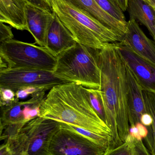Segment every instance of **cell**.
<instances>
[{"label":"cell","mask_w":155,"mask_h":155,"mask_svg":"<svg viewBox=\"0 0 155 155\" xmlns=\"http://www.w3.org/2000/svg\"><path fill=\"white\" fill-rule=\"evenodd\" d=\"M120 7L122 11L124 12L127 11L128 0H113Z\"/></svg>","instance_id":"31"},{"label":"cell","mask_w":155,"mask_h":155,"mask_svg":"<svg viewBox=\"0 0 155 155\" xmlns=\"http://www.w3.org/2000/svg\"><path fill=\"white\" fill-rule=\"evenodd\" d=\"M97 50L77 44L56 57L55 75L66 82L87 88L100 87V69Z\"/></svg>","instance_id":"4"},{"label":"cell","mask_w":155,"mask_h":155,"mask_svg":"<svg viewBox=\"0 0 155 155\" xmlns=\"http://www.w3.org/2000/svg\"><path fill=\"white\" fill-rule=\"evenodd\" d=\"M103 155H151L143 140L128 135L124 142L116 148L106 150Z\"/></svg>","instance_id":"18"},{"label":"cell","mask_w":155,"mask_h":155,"mask_svg":"<svg viewBox=\"0 0 155 155\" xmlns=\"http://www.w3.org/2000/svg\"><path fill=\"white\" fill-rule=\"evenodd\" d=\"M53 19L47 32L45 48L54 56L57 57L77 43L56 14L53 12Z\"/></svg>","instance_id":"14"},{"label":"cell","mask_w":155,"mask_h":155,"mask_svg":"<svg viewBox=\"0 0 155 155\" xmlns=\"http://www.w3.org/2000/svg\"><path fill=\"white\" fill-rule=\"evenodd\" d=\"M25 0H0V22L20 31H28Z\"/></svg>","instance_id":"16"},{"label":"cell","mask_w":155,"mask_h":155,"mask_svg":"<svg viewBox=\"0 0 155 155\" xmlns=\"http://www.w3.org/2000/svg\"><path fill=\"white\" fill-rule=\"evenodd\" d=\"M69 5L124 37L127 23L120 21L103 10L95 0H63Z\"/></svg>","instance_id":"11"},{"label":"cell","mask_w":155,"mask_h":155,"mask_svg":"<svg viewBox=\"0 0 155 155\" xmlns=\"http://www.w3.org/2000/svg\"><path fill=\"white\" fill-rule=\"evenodd\" d=\"M97 56L100 69L99 89L104 107L106 123L112 134L107 149L109 150L122 144L129 134L126 64L117 42L105 43L97 50Z\"/></svg>","instance_id":"1"},{"label":"cell","mask_w":155,"mask_h":155,"mask_svg":"<svg viewBox=\"0 0 155 155\" xmlns=\"http://www.w3.org/2000/svg\"><path fill=\"white\" fill-rule=\"evenodd\" d=\"M60 126L51 140L50 155H103L106 151L105 147L81 134Z\"/></svg>","instance_id":"7"},{"label":"cell","mask_w":155,"mask_h":155,"mask_svg":"<svg viewBox=\"0 0 155 155\" xmlns=\"http://www.w3.org/2000/svg\"><path fill=\"white\" fill-rule=\"evenodd\" d=\"M59 122H60V124L61 125L69 129H72L75 132H77L82 135L87 137L91 141L105 147L106 150L109 147L110 141H111L110 137L95 134V133H93L91 131L83 129L81 127H78L69 124L65 123V122H61V121H59Z\"/></svg>","instance_id":"20"},{"label":"cell","mask_w":155,"mask_h":155,"mask_svg":"<svg viewBox=\"0 0 155 155\" xmlns=\"http://www.w3.org/2000/svg\"><path fill=\"white\" fill-rule=\"evenodd\" d=\"M140 123L147 127L151 126L153 123V118L152 116L149 113H145L142 115Z\"/></svg>","instance_id":"28"},{"label":"cell","mask_w":155,"mask_h":155,"mask_svg":"<svg viewBox=\"0 0 155 155\" xmlns=\"http://www.w3.org/2000/svg\"><path fill=\"white\" fill-rule=\"evenodd\" d=\"M155 11V0H145Z\"/></svg>","instance_id":"32"},{"label":"cell","mask_w":155,"mask_h":155,"mask_svg":"<svg viewBox=\"0 0 155 155\" xmlns=\"http://www.w3.org/2000/svg\"><path fill=\"white\" fill-rule=\"evenodd\" d=\"M26 13L27 31L34 38L35 44L46 47L47 32L53 19V12L27 3Z\"/></svg>","instance_id":"12"},{"label":"cell","mask_w":155,"mask_h":155,"mask_svg":"<svg viewBox=\"0 0 155 155\" xmlns=\"http://www.w3.org/2000/svg\"><path fill=\"white\" fill-rule=\"evenodd\" d=\"M129 135L133 137L138 140H143L142 139V137L139 134V131L136 125L132 126L130 127L129 129Z\"/></svg>","instance_id":"30"},{"label":"cell","mask_w":155,"mask_h":155,"mask_svg":"<svg viewBox=\"0 0 155 155\" xmlns=\"http://www.w3.org/2000/svg\"><path fill=\"white\" fill-rule=\"evenodd\" d=\"M123 40L136 53L155 65V43L146 36L135 20L127 22Z\"/></svg>","instance_id":"13"},{"label":"cell","mask_w":155,"mask_h":155,"mask_svg":"<svg viewBox=\"0 0 155 155\" xmlns=\"http://www.w3.org/2000/svg\"><path fill=\"white\" fill-rule=\"evenodd\" d=\"M106 12L120 21L127 24L123 12L113 0H95Z\"/></svg>","instance_id":"21"},{"label":"cell","mask_w":155,"mask_h":155,"mask_svg":"<svg viewBox=\"0 0 155 155\" xmlns=\"http://www.w3.org/2000/svg\"><path fill=\"white\" fill-rule=\"evenodd\" d=\"M28 3L31 4L35 6L40 7L42 9L52 12L51 4L45 0H25Z\"/></svg>","instance_id":"27"},{"label":"cell","mask_w":155,"mask_h":155,"mask_svg":"<svg viewBox=\"0 0 155 155\" xmlns=\"http://www.w3.org/2000/svg\"><path fill=\"white\" fill-rule=\"evenodd\" d=\"M91 104L98 115L106 123L105 112L101 92L98 89L86 88Z\"/></svg>","instance_id":"22"},{"label":"cell","mask_w":155,"mask_h":155,"mask_svg":"<svg viewBox=\"0 0 155 155\" xmlns=\"http://www.w3.org/2000/svg\"><path fill=\"white\" fill-rule=\"evenodd\" d=\"M50 3L52 12L71 33L77 44L100 50L105 43L123 41V37L120 35L63 0H51Z\"/></svg>","instance_id":"3"},{"label":"cell","mask_w":155,"mask_h":155,"mask_svg":"<svg viewBox=\"0 0 155 155\" xmlns=\"http://www.w3.org/2000/svg\"><path fill=\"white\" fill-rule=\"evenodd\" d=\"M126 70L128 83V117L130 127L140 123L142 115L148 113L143 90L140 83L127 64Z\"/></svg>","instance_id":"15"},{"label":"cell","mask_w":155,"mask_h":155,"mask_svg":"<svg viewBox=\"0 0 155 155\" xmlns=\"http://www.w3.org/2000/svg\"><path fill=\"white\" fill-rule=\"evenodd\" d=\"M1 107L7 106L12 104L17 100L15 93L14 91L7 88H1Z\"/></svg>","instance_id":"25"},{"label":"cell","mask_w":155,"mask_h":155,"mask_svg":"<svg viewBox=\"0 0 155 155\" xmlns=\"http://www.w3.org/2000/svg\"><path fill=\"white\" fill-rule=\"evenodd\" d=\"M0 155H29L10 138L5 140L0 147Z\"/></svg>","instance_id":"23"},{"label":"cell","mask_w":155,"mask_h":155,"mask_svg":"<svg viewBox=\"0 0 155 155\" xmlns=\"http://www.w3.org/2000/svg\"><path fill=\"white\" fill-rule=\"evenodd\" d=\"M45 1H46V2H48V3H50V1H51V0H45Z\"/></svg>","instance_id":"33"},{"label":"cell","mask_w":155,"mask_h":155,"mask_svg":"<svg viewBox=\"0 0 155 155\" xmlns=\"http://www.w3.org/2000/svg\"><path fill=\"white\" fill-rule=\"evenodd\" d=\"M40 117L108 137L111 143L110 128L93 108L86 88L81 85L67 82L53 87L42 103Z\"/></svg>","instance_id":"2"},{"label":"cell","mask_w":155,"mask_h":155,"mask_svg":"<svg viewBox=\"0 0 155 155\" xmlns=\"http://www.w3.org/2000/svg\"><path fill=\"white\" fill-rule=\"evenodd\" d=\"M144 97L147 113L153 118L151 126L147 127L148 134L145 141V145L151 155H155V94L150 91L143 90Z\"/></svg>","instance_id":"19"},{"label":"cell","mask_w":155,"mask_h":155,"mask_svg":"<svg viewBox=\"0 0 155 155\" xmlns=\"http://www.w3.org/2000/svg\"><path fill=\"white\" fill-rule=\"evenodd\" d=\"M130 19L140 22L147 28L155 43V11L145 0H128Z\"/></svg>","instance_id":"17"},{"label":"cell","mask_w":155,"mask_h":155,"mask_svg":"<svg viewBox=\"0 0 155 155\" xmlns=\"http://www.w3.org/2000/svg\"><path fill=\"white\" fill-rule=\"evenodd\" d=\"M45 92L38 93L25 101H16L1 107V132L11 125L25 124L41 116V106Z\"/></svg>","instance_id":"9"},{"label":"cell","mask_w":155,"mask_h":155,"mask_svg":"<svg viewBox=\"0 0 155 155\" xmlns=\"http://www.w3.org/2000/svg\"><path fill=\"white\" fill-rule=\"evenodd\" d=\"M60 127L57 120L38 117L26 123L16 134L7 138L13 140L29 155H50L51 140Z\"/></svg>","instance_id":"6"},{"label":"cell","mask_w":155,"mask_h":155,"mask_svg":"<svg viewBox=\"0 0 155 155\" xmlns=\"http://www.w3.org/2000/svg\"><path fill=\"white\" fill-rule=\"evenodd\" d=\"M138 129L139 134L143 140L145 139L148 134V129L147 127L145 126L141 123H138L135 125Z\"/></svg>","instance_id":"29"},{"label":"cell","mask_w":155,"mask_h":155,"mask_svg":"<svg viewBox=\"0 0 155 155\" xmlns=\"http://www.w3.org/2000/svg\"><path fill=\"white\" fill-rule=\"evenodd\" d=\"M126 64L133 71L143 90L155 94V65L136 53L123 41L117 42Z\"/></svg>","instance_id":"10"},{"label":"cell","mask_w":155,"mask_h":155,"mask_svg":"<svg viewBox=\"0 0 155 155\" xmlns=\"http://www.w3.org/2000/svg\"><path fill=\"white\" fill-rule=\"evenodd\" d=\"M51 88L44 87H28L21 88L15 92L17 100L25 99L28 97H31L38 93L46 92Z\"/></svg>","instance_id":"24"},{"label":"cell","mask_w":155,"mask_h":155,"mask_svg":"<svg viewBox=\"0 0 155 155\" xmlns=\"http://www.w3.org/2000/svg\"><path fill=\"white\" fill-rule=\"evenodd\" d=\"M0 70L29 69L53 72L56 57L45 47L12 40L1 43Z\"/></svg>","instance_id":"5"},{"label":"cell","mask_w":155,"mask_h":155,"mask_svg":"<svg viewBox=\"0 0 155 155\" xmlns=\"http://www.w3.org/2000/svg\"><path fill=\"white\" fill-rule=\"evenodd\" d=\"M14 35L12 28L4 23L0 22V43L13 39Z\"/></svg>","instance_id":"26"},{"label":"cell","mask_w":155,"mask_h":155,"mask_svg":"<svg viewBox=\"0 0 155 155\" xmlns=\"http://www.w3.org/2000/svg\"><path fill=\"white\" fill-rule=\"evenodd\" d=\"M65 83L67 82L56 77L52 71L7 68L0 70V87L11 89L15 92L28 87L52 88Z\"/></svg>","instance_id":"8"}]
</instances>
